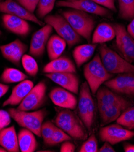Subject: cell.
Wrapping results in <instances>:
<instances>
[{
    "mask_svg": "<svg viewBox=\"0 0 134 152\" xmlns=\"http://www.w3.org/2000/svg\"><path fill=\"white\" fill-rule=\"evenodd\" d=\"M55 125L67 133L72 139L85 141L88 131L79 115L72 110L63 109L58 110L54 119Z\"/></svg>",
    "mask_w": 134,
    "mask_h": 152,
    "instance_id": "1",
    "label": "cell"
},
{
    "mask_svg": "<svg viewBox=\"0 0 134 152\" xmlns=\"http://www.w3.org/2000/svg\"><path fill=\"white\" fill-rule=\"evenodd\" d=\"M61 15L68 21L72 28L88 42L91 41V36L96 26L94 18L89 13L78 9H70L61 12Z\"/></svg>",
    "mask_w": 134,
    "mask_h": 152,
    "instance_id": "2",
    "label": "cell"
},
{
    "mask_svg": "<svg viewBox=\"0 0 134 152\" xmlns=\"http://www.w3.org/2000/svg\"><path fill=\"white\" fill-rule=\"evenodd\" d=\"M101 61L111 74H129L134 76V65L127 61L118 53L101 44L99 49Z\"/></svg>",
    "mask_w": 134,
    "mask_h": 152,
    "instance_id": "3",
    "label": "cell"
},
{
    "mask_svg": "<svg viewBox=\"0 0 134 152\" xmlns=\"http://www.w3.org/2000/svg\"><path fill=\"white\" fill-rule=\"evenodd\" d=\"M83 74L93 94H96L101 86L111 79L114 75L104 66L99 54L95 55L91 61L84 66Z\"/></svg>",
    "mask_w": 134,
    "mask_h": 152,
    "instance_id": "4",
    "label": "cell"
},
{
    "mask_svg": "<svg viewBox=\"0 0 134 152\" xmlns=\"http://www.w3.org/2000/svg\"><path fill=\"white\" fill-rule=\"evenodd\" d=\"M8 112L19 126L32 131L38 137H41V126L47 114L46 109L28 112V111L10 108L8 109Z\"/></svg>",
    "mask_w": 134,
    "mask_h": 152,
    "instance_id": "5",
    "label": "cell"
},
{
    "mask_svg": "<svg viewBox=\"0 0 134 152\" xmlns=\"http://www.w3.org/2000/svg\"><path fill=\"white\" fill-rule=\"evenodd\" d=\"M77 110L78 115L88 132H90L94 123L96 106L90 88L86 81L83 83L80 87Z\"/></svg>",
    "mask_w": 134,
    "mask_h": 152,
    "instance_id": "6",
    "label": "cell"
},
{
    "mask_svg": "<svg viewBox=\"0 0 134 152\" xmlns=\"http://www.w3.org/2000/svg\"><path fill=\"white\" fill-rule=\"evenodd\" d=\"M44 21L54 28L57 35L67 43L69 49L80 43L81 37L77 34L64 17L60 14L48 15L44 18Z\"/></svg>",
    "mask_w": 134,
    "mask_h": 152,
    "instance_id": "7",
    "label": "cell"
},
{
    "mask_svg": "<svg viewBox=\"0 0 134 152\" xmlns=\"http://www.w3.org/2000/svg\"><path fill=\"white\" fill-rule=\"evenodd\" d=\"M115 32V47L120 55L130 63L134 62V39L127 32L125 26L112 24Z\"/></svg>",
    "mask_w": 134,
    "mask_h": 152,
    "instance_id": "8",
    "label": "cell"
},
{
    "mask_svg": "<svg viewBox=\"0 0 134 152\" xmlns=\"http://www.w3.org/2000/svg\"><path fill=\"white\" fill-rule=\"evenodd\" d=\"M99 134L101 141L115 145L133 138L134 132L117 123L102 126L99 130Z\"/></svg>",
    "mask_w": 134,
    "mask_h": 152,
    "instance_id": "9",
    "label": "cell"
},
{
    "mask_svg": "<svg viewBox=\"0 0 134 152\" xmlns=\"http://www.w3.org/2000/svg\"><path fill=\"white\" fill-rule=\"evenodd\" d=\"M56 6L57 7L78 9L89 14L98 15L101 17L107 18L112 17V14L111 10L97 4L92 1L91 0H76L72 1L61 0L56 2Z\"/></svg>",
    "mask_w": 134,
    "mask_h": 152,
    "instance_id": "10",
    "label": "cell"
},
{
    "mask_svg": "<svg viewBox=\"0 0 134 152\" xmlns=\"http://www.w3.org/2000/svg\"><path fill=\"white\" fill-rule=\"evenodd\" d=\"M46 90L47 86L45 82H39L30 91L17 109L28 112L39 109L46 101Z\"/></svg>",
    "mask_w": 134,
    "mask_h": 152,
    "instance_id": "11",
    "label": "cell"
},
{
    "mask_svg": "<svg viewBox=\"0 0 134 152\" xmlns=\"http://www.w3.org/2000/svg\"><path fill=\"white\" fill-rule=\"evenodd\" d=\"M0 12L14 15L27 21H32L39 26L44 25V23L39 20L34 13L27 10L14 0H5L0 2Z\"/></svg>",
    "mask_w": 134,
    "mask_h": 152,
    "instance_id": "12",
    "label": "cell"
},
{
    "mask_svg": "<svg viewBox=\"0 0 134 152\" xmlns=\"http://www.w3.org/2000/svg\"><path fill=\"white\" fill-rule=\"evenodd\" d=\"M52 31L53 27L46 24L33 35L29 48L30 54L35 57H40L44 53Z\"/></svg>",
    "mask_w": 134,
    "mask_h": 152,
    "instance_id": "13",
    "label": "cell"
},
{
    "mask_svg": "<svg viewBox=\"0 0 134 152\" xmlns=\"http://www.w3.org/2000/svg\"><path fill=\"white\" fill-rule=\"evenodd\" d=\"M114 92L129 96H134V76L129 74H120L104 83Z\"/></svg>",
    "mask_w": 134,
    "mask_h": 152,
    "instance_id": "14",
    "label": "cell"
},
{
    "mask_svg": "<svg viewBox=\"0 0 134 152\" xmlns=\"http://www.w3.org/2000/svg\"><path fill=\"white\" fill-rule=\"evenodd\" d=\"M45 76L61 87L78 94L79 90V79L75 73L61 72L46 73Z\"/></svg>",
    "mask_w": 134,
    "mask_h": 152,
    "instance_id": "15",
    "label": "cell"
},
{
    "mask_svg": "<svg viewBox=\"0 0 134 152\" xmlns=\"http://www.w3.org/2000/svg\"><path fill=\"white\" fill-rule=\"evenodd\" d=\"M49 97L53 103L57 107L72 110L77 107L76 97L72 92L62 87L53 88L49 94Z\"/></svg>",
    "mask_w": 134,
    "mask_h": 152,
    "instance_id": "16",
    "label": "cell"
},
{
    "mask_svg": "<svg viewBox=\"0 0 134 152\" xmlns=\"http://www.w3.org/2000/svg\"><path fill=\"white\" fill-rule=\"evenodd\" d=\"M27 50V45L18 39L0 46V51L3 56L17 66H20L21 59Z\"/></svg>",
    "mask_w": 134,
    "mask_h": 152,
    "instance_id": "17",
    "label": "cell"
},
{
    "mask_svg": "<svg viewBox=\"0 0 134 152\" xmlns=\"http://www.w3.org/2000/svg\"><path fill=\"white\" fill-rule=\"evenodd\" d=\"M96 94L99 115L103 113L108 106L127 100L120 95V94L114 92L106 86L100 87L97 91Z\"/></svg>",
    "mask_w": 134,
    "mask_h": 152,
    "instance_id": "18",
    "label": "cell"
},
{
    "mask_svg": "<svg viewBox=\"0 0 134 152\" xmlns=\"http://www.w3.org/2000/svg\"><path fill=\"white\" fill-rule=\"evenodd\" d=\"M2 20L4 27L12 33L21 37L27 36L30 32V26L27 20L9 14H4Z\"/></svg>",
    "mask_w": 134,
    "mask_h": 152,
    "instance_id": "19",
    "label": "cell"
},
{
    "mask_svg": "<svg viewBox=\"0 0 134 152\" xmlns=\"http://www.w3.org/2000/svg\"><path fill=\"white\" fill-rule=\"evenodd\" d=\"M34 87L33 83L28 80L20 82L12 89L11 95L3 104V107L7 105H17L27 95L30 91Z\"/></svg>",
    "mask_w": 134,
    "mask_h": 152,
    "instance_id": "20",
    "label": "cell"
},
{
    "mask_svg": "<svg viewBox=\"0 0 134 152\" xmlns=\"http://www.w3.org/2000/svg\"><path fill=\"white\" fill-rule=\"evenodd\" d=\"M132 103L128 100L110 105L106 107L103 113L99 115L101 121V126H105L117 119L120 116L122 113L128 107H130Z\"/></svg>",
    "mask_w": 134,
    "mask_h": 152,
    "instance_id": "21",
    "label": "cell"
},
{
    "mask_svg": "<svg viewBox=\"0 0 134 152\" xmlns=\"http://www.w3.org/2000/svg\"><path fill=\"white\" fill-rule=\"evenodd\" d=\"M45 73L72 72L76 73V67L72 60L67 56H60L51 60L43 69Z\"/></svg>",
    "mask_w": 134,
    "mask_h": 152,
    "instance_id": "22",
    "label": "cell"
},
{
    "mask_svg": "<svg viewBox=\"0 0 134 152\" xmlns=\"http://www.w3.org/2000/svg\"><path fill=\"white\" fill-rule=\"evenodd\" d=\"M0 146L9 152L20 151L18 135L14 126L3 128L0 130Z\"/></svg>",
    "mask_w": 134,
    "mask_h": 152,
    "instance_id": "23",
    "label": "cell"
},
{
    "mask_svg": "<svg viewBox=\"0 0 134 152\" xmlns=\"http://www.w3.org/2000/svg\"><path fill=\"white\" fill-rule=\"evenodd\" d=\"M115 37V32L112 25L103 23L97 26L93 34V44H105L112 41Z\"/></svg>",
    "mask_w": 134,
    "mask_h": 152,
    "instance_id": "24",
    "label": "cell"
},
{
    "mask_svg": "<svg viewBox=\"0 0 134 152\" xmlns=\"http://www.w3.org/2000/svg\"><path fill=\"white\" fill-rule=\"evenodd\" d=\"M97 46V44L91 43L80 45L74 48L72 56L74 61L78 67H80L91 58Z\"/></svg>",
    "mask_w": 134,
    "mask_h": 152,
    "instance_id": "25",
    "label": "cell"
},
{
    "mask_svg": "<svg viewBox=\"0 0 134 152\" xmlns=\"http://www.w3.org/2000/svg\"><path fill=\"white\" fill-rule=\"evenodd\" d=\"M18 144L21 152H33L38 147L35 134L25 128L20 130L18 134Z\"/></svg>",
    "mask_w": 134,
    "mask_h": 152,
    "instance_id": "26",
    "label": "cell"
},
{
    "mask_svg": "<svg viewBox=\"0 0 134 152\" xmlns=\"http://www.w3.org/2000/svg\"><path fill=\"white\" fill-rule=\"evenodd\" d=\"M67 42L58 35L51 36L47 44V51L49 59L51 61L60 57L65 51Z\"/></svg>",
    "mask_w": 134,
    "mask_h": 152,
    "instance_id": "27",
    "label": "cell"
},
{
    "mask_svg": "<svg viewBox=\"0 0 134 152\" xmlns=\"http://www.w3.org/2000/svg\"><path fill=\"white\" fill-rule=\"evenodd\" d=\"M27 78V76L19 70L14 68H6L3 72L0 79L6 84H13L20 83Z\"/></svg>",
    "mask_w": 134,
    "mask_h": 152,
    "instance_id": "28",
    "label": "cell"
},
{
    "mask_svg": "<svg viewBox=\"0 0 134 152\" xmlns=\"http://www.w3.org/2000/svg\"><path fill=\"white\" fill-rule=\"evenodd\" d=\"M118 16L126 21L134 18V0H118Z\"/></svg>",
    "mask_w": 134,
    "mask_h": 152,
    "instance_id": "29",
    "label": "cell"
},
{
    "mask_svg": "<svg viewBox=\"0 0 134 152\" xmlns=\"http://www.w3.org/2000/svg\"><path fill=\"white\" fill-rule=\"evenodd\" d=\"M116 121L128 130H134V106L127 108Z\"/></svg>",
    "mask_w": 134,
    "mask_h": 152,
    "instance_id": "30",
    "label": "cell"
},
{
    "mask_svg": "<svg viewBox=\"0 0 134 152\" xmlns=\"http://www.w3.org/2000/svg\"><path fill=\"white\" fill-rule=\"evenodd\" d=\"M21 63L26 73L31 77L37 75L39 67L35 59L31 55L24 54L21 59Z\"/></svg>",
    "mask_w": 134,
    "mask_h": 152,
    "instance_id": "31",
    "label": "cell"
},
{
    "mask_svg": "<svg viewBox=\"0 0 134 152\" xmlns=\"http://www.w3.org/2000/svg\"><path fill=\"white\" fill-rule=\"evenodd\" d=\"M56 0H39L36 7L37 16L42 19L44 18L53 10Z\"/></svg>",
    "mask_w": 134,
    "mask_h": 152,
    "instance_id": "32",
    "label": "cell"
},
{
    "mask_svg": "<svg viewBox=\"0 0 134 152\" xmlns=\"http://www.w3.org/2000/svg\"><path fill=\"white\" fill-rule=\"evenodd\" d=\"M71 137H70L67 133H66L60 128L57 127L51 136V138H50L46 145L54 146L64 141H71Z\"/></svg>",
    "mask_w": 134,
    "mask_h": 152,
    "instance_id": "33",
    "label": "cell"
},
{
    "mask_svg": "<svg viewBox=\"0 0 134 152\" xmlns=\"http://www.w3.org/2000/svg\"><path fill=\"white\" fill-rule=\"evenodd\" d=\"M57 126L51 121H47L43 123L41 126V137L43 140L44 144L47 145L55 131Z\"/></svg>",
    "mask_w": 134,
    "mask_h": 152,
    "instance_id": "34",
    "label": "cell"
},
{
    "mask_svg": "<svg viewBox=\"0 0 134 152\" xmlns=\"http://www.w3.org/2000/svg\"><path fill=\"white\" fill-rule=\"evenodd\" d=\"M80 152H97L98 141L94 134H92L86 140L85 142L82 144L80 150Z\"/></svg>",
    "mask_w": 134,
    "mask_h": 152,
    "instance_id": "35",
    "label": "cell"
},
{
    "mask_svg": "<svg viewBox=\"0 0 134 152\" xmlns=\"http://www.w3.org/2000/svg\"><path fill=\"white\" fill-rule=\"evenodd\" d=\"M17 1L27 10L33 13L36 9L39 0H17Z\"/></svg>",
    "mask_w": 134,
    "mask_h": 152,
    "instance_id": "36",
    "label": "cell"
},
{
    "mask_svg": "<svg viewBox=\"0 0 134 152\" xmlns=\"http://www.w3.org/2000/svg\"><path fill=\"white\" fill-rule=\"evenodd\" d=\"M11 116L8 112L0 110V129H3L10 124Z\"/></svg>",
    "mask_w": 134,
    "mask_h": 152,
    "instance_id": "37",
    "label": "cell"
},
{
    "mask_svg": "<svg viewBox=\"0 0 134 152\" xmlns=\"http://www.w3.org/2000/svg\"><path fill=\"white\" fill-rule=\"evenodd\" d=\"M97 4L105 7L112 12H116L117 9L115 5V0H91Z\"/></svg>",
    "mask_w": 134,
    "mask_h": 152,
    "instance_id": "38",
    "label": "cell"
},
{
    "mask_svg": "<svg viewBox=\"0 0 134 152\" xmlns=\"http://www.w3.org/2000/svg\"><path fill=\"white\" fill-rule=\"evenodd\" d=\"M76 150V146L69 141L62 142L60 148L61 152H74Z\"/></svg>",
    "mask_w": 134,
    "mask_h": 152,
    "instance_id": "39",
    "label": "cell"
},
{
    "mask_svg": "<svg viewBox=\"0 0 134 152\" xmlns=\"http://www.w3.org/2000/svg\"><path fill=\"white\" fill-rule=\"evenodd\" d=\"M104 144L102 147L99 149L100 152H115V150L112 147L111 144L108 142H104Z\"/></svg>",
    "mask_w": 134,
    "mask_h": 152,
    "instance_id": "40",
    "label": "cell"
},
{
    "mask_svg": "<svg viewBox=\"0 0 134 152\" xmlns=\"http://www.w3.org/2000/svg\"><path fill=\"white\" fill-rule=\"evenodd\" d=\"M9 89V86L4 84L0 83V98L4 96Z\"/></svg>",
    "mask_w": 134,
    "mask_h": 152,
    "instance_id": "41",
    "label": "cell"
},
{
    "mask_svg": "<svg viewBox=\"0 0 134 152\" xmlns=\"http://www.w3.org/2000/svg\"><path fill=\"white\" fill-rule=\"evenodd\" d=\"M127 31L130 35L134 39V18L130 21L127 27Z\"/></svg>",
    "mask_w": 134,
    "mask_h": 152,
    "instance_id": "42",
    "label": "cell"
},
{
    "mask_svg": "<svg viewBox=\"0 0 134 152\" xmlns=\"http://www.w3.org/2000/svg\"><path fill=\"white\" fill-rule=\"evenodd\" d=\"M123 148L125 152H134V144L126 143L124 144Z\"/></svg>",
    "mask_w": 134,
    "mask_h": 152,
    "instance_id": "43",
    "label": "cell"
},
{
    "mask_svg": "<svg viewBox=\"0 0 134 152\" xmlns=\"http://www.w3.org/2000/svg\"><path fill=\"white\" fill-rule=\"evenodd\" d=\"M7 151V150L5 149V148H4L3 147H0V152H6Z\"/></svg>",
    "mask_w": 134,
    "mask_h": 152,
    "instance_id": "44",
    "label": "cell"
},
{
    "mask_svg": "<svg viewBox=\"0 0 134 152\" xmlns=\"http://www.w3.org/2000/svg\"><path fill=\"white\" fill-rule=\"evenodd\" d=\"M65 1H76V0H65Z\"/></svg>",
    "mask_w": 134,
    "mask_h": 152,
    "instance_id": "45",
    "label": "cell"
},
{
    "mask_svg": "<svg viewBox=\"0 0 134 152\" xmlns=\"http://www.w3.org/2000/svg\"><path fill=\"white\" fill-rule=\"evenodd\" d=\"M1 30H0V36H1Z\"/></svg>",
    "mask_w": 134,
    "mask_h": 152,
    "instance_id": "46",
    "label": "cell"
},
{
    "mask_svg": "<svg viewBox=\"0 0 134 152\" xmlns=\"http://www.w3.org/2000/svg\"><path fill=\"white\" fill-rule=\"evenodd\" d=\"M1 0H0V2H1Z\"/></svg>",
    "mask_w": 134,
    "mask_h": 152,
    "instance_id": "47",
    "label": "cell"
},
{
    "mask_svg": "<svg viewBox=\"0 0 134 152\" xmlns=\"http://www.w3.org/2000/svg\"><path fill=\"white\" fill-rule=\"evenodd\" d=\"M1 130V129H0V130Z\"/></svg>",
    "mask_w": 134,
    "mask_h": 152,
    "instance_id": "48",
    "label": "cell"
}]
</instances>
